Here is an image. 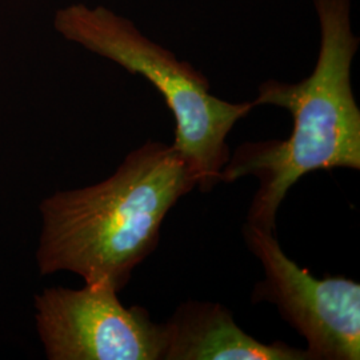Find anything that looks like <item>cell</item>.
<instances>
[{
  "instance_id": "3957f363",
  "label": "cell",
  "mask_w": 360,
  "mask_h": 360,
  "mask_svg": "<svg viewBox=\"0 0 360 360\" xmlns=\"http://www.w3.org/2000/svg\"><path fill=\"white\" fill-rule=\"evenodd\" d=\"M55 27L65 39L147 79L175 119V141L193 171L200 193L220 183L230 159L227 136L254 108V102L230 103L210 92V83L193 65L146 38L129 20L103 8L72 4L58 11Z\"/></svg>"
},
{
  "instance_id": "5b68a950",
  "label": "cell",
  "mask_w": 360,
  "mask_h": 360,
  "mask_svg": "<svg viewBox=\"0 0 360 360\" xmlns=\"http://www.w3.org/2000/svg\"><path fill=\"white\" fill-rule=\"evenodd\" d=\"M35 309L50 360H165V323L141 306L124 307L108 284L46 288Z\"/></svg>"
},
{
  "instance_id": "6da1fadb",
  "label": "cell",
  "mask_w": 360,
  "mask_h": 360,
  "mask_svg": "<svg viewBox=\"0 0 360 360\" xmlns=\"http://www.w3.org/2000/svg\"><path fill=\"white\" fill-rule=\"evenodd\" d=\"M196 187L193 169L172 144L144 143L110 178L41 202L40 274L68 271L86 283L122 291L156 250L169 210Z\"/></svg>"
},
{
  "instance_id": "277c9868",
  "label": "cell",
  "mask_w": 360,
  "mask_h": 360,
  "mask_svg": "<svg viewBox=\"0 0 360 360\" xmlns=\"http://www.w3.org/2000/svg\"><path fill=\"white\" fill-rule=\"evenodd\" d=\"M243 236L264 279L252 303L267 302L303 336L312 360L360 359V285L345 276L315 278L285 255L275 233L247 223Z\"/></svg>"
},
{
  "instance_id": "8992f818",
  "label": "cell",
  "mask_w": 360,
  "mask_h": 360,
  "mask_svg": "<svg viewBox=\"0 0 360 360\" xmlns=\"http://www.w3.org/2000/svg\"><path fill=\"white\" fill-rule=\"evenodd\" d=\"M165 327V360H312L306 348L259 342L215 302H183Z\"/></svg>"
},
{
  "instance_id": "7a4b0ae2",
  "label": "cell",
  "mask_w": 360,
  "mask_h": 360,
  "mask_svg": "<svg viewBox=\"0 0 360 360\" xmlns=\"http://www.w3.org/2000/svg\"><path fill=\"white\" fill-rule=\"evenodd\" d=\"M321 49L312 74L299 83L267 80L257 105H276L294 119L285 141L245 142L230 155L220 181L254 176L257 193L247 223L275 233L278 211L296 181L318 169H360V110L351 84L359 46L352 32L349 0H315Z\"/></svg>"
}]
</instances>
